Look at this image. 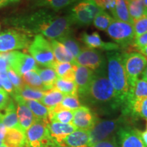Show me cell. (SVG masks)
Masks as SVG:
<instances>
[{"label":"cell","instance_id":"1","mask_svg":"<svg viewBox=\"0 0 147 147\" xmlns=\"http://www.w3.org/2000/svg\"><path fill=\"white\" fill-rule=\"evenodd\" d=\"M5 22L13 29L31 36L40 34L49 40H57L71 31L74 24L70 13L59 14L45 8L6 18Z\"/></svg>","mask_w":147,"mask_h":147},{"label":"cell","instance_id":"2","mask_svg":"<svg viewBox=\"0 0 147 147\" xmlns=\"http://www.w3.org/2000/svg\"><path fill=\"white\" fill-rule=\"evenodd\" d=\"M81 98L88 104L102 109L115 110L121 108L115 90L108 80L106 67L94 71V77L89 89Z\"/></svg>","mask_w":147,"mask_h":147},{"label":"cell","instance_id":"3","mask_svg":"<svg viewBox=\"0 0 147 147\" xmlns=\"http://www.w3.org/2000/svg\"><path fill=\"white\" fill-rule=\"evenodd\" d=\"M107 75L120 102L121 108L124 107L129 91V85L122 61V53L118 51L106 52Z\"/></svg>","mask_w":147,"mask_h":147},{"label":"cell","instance_id":"4","mask_svg":"<svg viewBox=\"0 0 147 147\" xmlns=\"http://www.w3.org/2000/svg\"><path fill=\"white\" fill-rule=\"evenodd\" d=\"M28 52L37 63L44 67L52 68L56 61L50 40L40 34L35 35L28 48Z\"/></svg>","mask_w":147,"mask_h":147},{"label":"cell","instance_id":"5","mask_svg":"<svg viewBox=\"0 0 147 147\" xmlns=\"http://www.w3.org/2000/svg\"><path fill=\"white\" fill-rule=\"evenodd\" d=\"M32 36L27 33L11 29L0 34V53L28 49Z\"/></svg>","mask_w":147,"mask_h":147},{"label":"cell","instance_id":"6","mask_svg":"<svg viewBox=\"0 0 147 147\" xmlns=\"http://www.w3.org/2000/svg\"><path fill=\"white\" fill-rule=\"evenodd\" d=\"M127 117V116L122 115L120 117L115 119L97 120L94 126L89 130L91 147L97 143L108 139L110 135L125 125V121Z\"/></svg>","mask_w":147,"mask_h":147},{"label":"cell","instance_id":"7","mask_svg":"<svg viewBox=\"0 0 147 147\" xmlns=\"http://www.w3.org/2000/svg\"><path fill=\"white\" fill-rule=\"evenodd\" d=\"M122 61L129 88L142 75L147 65V59L140 53L129 51L122 53Z\"/></svg>","mask_w":147,"mask_h":147},{"label":"cell","instance_id":"8","mask_svg":"<svg viewBox=\"0 0 147 147\" xmlns=\"http://www.w3.org/2000/svg\"><path fill=\"white\" fill-rule=\"evenodd\" d=\"M49 122L36 119L25 132L26 147H51L55 143L51 138L48 124Z\"/></svg>","mask_w":147,"mask_h":147},{"label":"cell","instance_id":"9","mask_svg":"<svg viewBox=\"0 0 147 147\" xmlns=\"http://www.w3.org/2000/svg\"><path fill=\"white\" fill-rule=\"evenodd\" d=\"M103 10L92 0H80L74 5L69 12L74 24L88 26L93 23L95 16Z\"/></svg>","mask_w":147,"mask_h":147},{"label":"cell","instance_id":"10","mask_svg":"<svg viewBox=\"0 0 147 147\" xmlns=\"http://www.w3.org/2000/svg\"><path fill=\"white\" fill-rule=\"evenodd\" d=\"M106 32L120 47L127 49L133 45L135 38L133 24L114 20Z\"/></svg>","mask_w":147,"mask_h":147},{"label":"cell","instance_id":"11","mask_svg":"<svg viewBox=\"0 0 147 147\" xmlns=\"http://www.w3.org/2000/svg\"><path fill=\"white\" fill-rule=\"evenodd\" d=\"M77 65L84 66L93 71L106 67V59L102 52L87 47H82L76 58Z\"/></svg>","mask_w":147,"mask_h":147},{"label":"cell","instance_id":"12","mask_svg":"<svg viewBox=\"0 0 147 147\" xmlns=\"http://www.w3.org/2000/svg\"><path fill=\"white\" fill-rule=\"evenodd\" d=\"M7 54L9 65L20 76L30 71L36 70L38 67L34 59L26 53L14 51L8 52Z\"/></svg>","mask_w":147,"mask_h":147},{"label":"cell","instance_id":"13","mask_svg":"<svg viewBox=\"0 0 147 147\" xmlns=\"http://www.w3.org/2000/svg\"><path fill=\"white\" fill-rule=\"evenodd\" d=\"M118 147H145L140 131L130 126L123 125L117 131Z\"/></svg>","mask_w":147,"mask_h":147},{"label":"cell","instance_id":"14","mask_svg":"<svg viewBox=\"0 0 147 147\" xmlns=\"http://www.w3.org/2000/svg\"><path fill=\"white\" fill-rule=\"evenodd\" d=\"M147 97V82L142 79H138L131 87L129 88L126 102L122 109L123 115L128 116V112L131 106L137 101Z\"/></svg>","mask_w":147,"mask_h":147},{"label":"cell","instance_id":"15","mask_svg":"<svg viewBox=\"0 0 147 147\" xmlns=\"http://www.w3.org/2000/svg\"><path fill=\"white\" fill-rule=\"evenodd\" d=\"M97 120L95 114L86 106H81L74 111L72 124L78 129L89 131Z\"/></svg>","mask_w":147,"mask_h":147},{"label":"cell","instance_id":"16","mask_svg":"<svg viewBox=\"0 0 147 147\" xmlns=\"http://www.w3.org/2000/svg\"><path fill=\"white\" fill-rule=\"evenodd\" d=\"M13 98L16 103V108L18 123L22 129L26 132L27 130L36 121V118L21 96L15 95Z\"/></svg>","mask_w":147,"mask_h":147},{"label":"cell","instance_id":"17","mask_svg":"<svg viewBox=\"0 0 147 147\" xmlns=\"http://www.w3.org/2000/svg\"><path fill=\"white\" fill-rule=\"evenodd\" d=\"M80 40L83 42L86 47L90 49H100L106 51H119L120 47L113 42H106L102 40L97 32H93L91 34L82 33L80 35Z\"/></svg>","mask_w":147,"mask_h":147},{"label":"cell","instance_id":"18","mask_svg":"<svg viewBox=\"0 0 147 147\" xmlns=\"http://www.w3.org/2000/svg\"><path fill=\"white\" fill-rule=\"evenodd\" d=\"M94 77V71L89 68L79 65H75L74 82L78 88V93L80 97L87 93Z\"/></svg>","mask_w":147,"mask_h":147},{"label":"cell","instance_id":"19","mask_svg":"<svg viewBox=\"0 0 147 147\" xmlns=\"http://www.w3.org/2000/svg\"><path fill=\"white\" fill-rule=\"evenodd\" d=\"M48 127L53 142L59 145L65 137L77 129L72 123H62L59 122H49Z\"/></svg>","mask_w":147,"mask_h":147},{"label":"cell","instance_id":"20","mask_svg":"<svg viewBox=\"0 0 147 147\" xmlns=\"http://www.w3.org/2000/svg\"><path fill=\"white\" fill-rule=\"evenodd\" d=\"M60 145L65 147H91L89 131L77 129L65 137Z\"/></svg>","mask_w":147,"mask_h":147},{"label":"cell","instance_id":"21","mask_svg":"<svg viewBox=\"0 0 147 147\" xmlns=\"http://www.w3.org/2000/svg\"><path fill=\"white\" fill-rule=\"evenodd\" d=\"M26 135L21 128L7 129L3 138V145L8 147H25Z\"/></svg>","mask_w":147,"mask_h":147},{"label":"cell","instance_id":"22","mask_svg":"<svg viewBox=\"0 0 147 147\" xmlns=\"http://www.w3.org/2000/svg\"><path fill=\"white\" fill-rule=\"evenodd\" d=\"M77 1L78 0H32V5L35 8H45L58 12Z\"/></svg>","mask_w":147,"mask_h":147},{"label":"cell","instance_id":"23","mask_svg":"<svg viewBox=\"0 0 147 147\" xmlns=\"http://www.w3.org/2000/svg\"><path fill=\"white\" fill-rule=\"evenodd\" d=\"M50 42L56 61L62 62V63H70L73 65H77L76 59L73 55L57 40H51Z\"/></svg>","mask_w":147,"mask_h":147},{"label":"cell","instance_id":"24","mask_svg":"<svg viewBox=\"0 0 147 147\" xmlns=\"http://www.w3.org/2000/svg\"><path fill=\"white\" fill-rule=\"evenodd\" d=\"M110 12L115 21L134 24L129 12L128 0H115V5Z\"/></svg>","mask_w":147,"mask_h":147},{"label":"cell","instance_id":"25","mask_svg":"<svg viewBox=\"0 0 147 147\" xmlns=\"http://www.w3.org/2000/svg\"><path fill=\"white\" fill-rule=\"evenodd\" d=\"M4 111V113H1V121L5 127L7 129L21 128L18 123L16 105L13 100H10Z\"/></svg>","mask_w":147,"mask_h":147},{"label":"cell","instance_id":"26","mask_svg":"<svg viewBox=\"0 0 147 147\" xmlns=\"http://www.w3.org/2000/svg\"><path fill=\"white\" fill-rule=\"evenodd\" d=\"M49 110V119L50 122H59L62 123H72L74 111L63 109L59 104Z\"/></svg>","mask_w":147,"mask_h":147},{"label":"cell","instance_id":"27","mask_svg":"<svg viewBox=\"0 0 147 147\" xmlns=\"http://www.w3.org/2000/svg\"><path fill=\"white\" fill-rule=\"evenodd\" d=\"M24 102L32 112L36 119L50 122L49 119V108L44 106L40 101L24 100Z\"/></svg>","mask_w":147,"mask_h":147},{"label":"cell","instance_id":"28","mask_svg":"<svg viewBox=\"0 0 147 147\" xmlns=\"http://www.w3.org/2000/svg\"><path fill=\"white\" fill-rule=\"evenodd\" d=\"M75 65H73L70 63L55 61L52 68L55 71L59 78L74 81Z\"/></svg>","mask_w":147,"mask_h":147},{"label":"cell","instance_id":"29","mask_svg":"<svg viewBox=\"0 0 147 147\" xmlns=\"http://www.w3.org/2000/svg\"><path fill=\"white\" fill-rule=\"evenodd\" d=\"M60 43H61L65 47L69 52L73 55L74 57L76 59V57L78 56L81 51L82 47L79 42H78L74 36L71 34V31L57 39Z\"/></svg>","mask_w":147,"mask_h":147},{"label":"cell","instance_id":"30","mask_svg":"<svg viewBox=\"0 0 147 147\" xmlns=\"http://www.w3.org/2000/svg\"><path fill=\"white\" fill-rule=\"evenodd\" d=\"M65 96L63 93L53 88L45 92V95L40 102L49 109H51L59 104Z\"/></svg>","mask_w":147,"mask_h":147},{"label":"cell","instance_id":"31","mask_svg":"<svg viewBox=\"0 0 147 147\" xmlns=\"http://www.w3.org/2000/svg\"><path fill=\"white\" fill-rule=\"evenodd\" d=\"M36 71L39 74L46 90L49 91L53 89L55 81L58 78L54 69L51 67H44V68L38 67Z\"/></svg>","mask_w":147,"mask_h":147},{"label":"cell","instance_id":"32","mask_svg":"<svg viewBox=\"0 0 147 147\" xmlns=\"http://www.w3.org/2000/svg\"><path fill=\"white\" fill-rule=\"evenodd\" d=\"M54 89L65 95H78V88L74 80L57 78L54 84Z\"/></svg>","mask_w":147,"mask_h":147},{"label":"cell","instance_id":"33","mask_svg":"<svg viewBox=\"0 0 147 147\" xmlns=\"http://www.w3.org/2000/svg\"><path fill=\"white\" fill-rule=\"evenodd\" d=\"M45 92L42 90L34 89L25 84L16 95H18L25 100L40 101L45 95Z\"/></svg>","mask_w":147,"mask_h":147},{"label":"cell","instance_id":"34","mask_svg":"<svg viewBox=\"0 0 147 147\" xmlns=\"http://www.w3.org/2000/svg\"><path fill=\"white\" fill-rule=\"evenodd\" d=\"M128 8L129 15L133 21L147 15L143 0H128Z\"/></svg>","mask_w":147,"mask_h":147},{"label":"cell","instance_id":"35","mask_svg":"<svg viewBox=\"0 0 147 147\" xmlns=\"http://www.w3.org/2000/svg\"><path fill=\"white\" fill-rule=\"evenodd\" d=\"M24 83L34 89L47 91L41 78L36 70L30 71L21 76Z\"/></svg>","mask_w":147,"mask_h":147},{"label":"cell","instance_id":"36","mask_svg":"<svg viewBox=\"0 0 147 147\" xmlns=\"http://www.w3.org/2000/svg\"><path fill=\"white\" fill-rule=\"evenodd\" d=\"M113 21L114 18L108 12L103 10L95 16L93 23L97 29L102 31H106Z\"/></svg>","mask_w":147,"mask_h":147},{"label":"cell","instance_id":"37","mask_svg":"<svg viewBox=\"0 0 147 147\" xmlns=\"http://www.w3.org/2000/svg\"><path fill=\"white\" fill-rule=\"evenodd\" d=\"M128 116L131 117H141L147 120V97L136 102L128 112Z\"/></svg>","mask_w":147,"mask_h":147},{"label":"cell","instance_id":"38","mask_svg":"<svg viewBox=\"0 0 147 147\" xmlns=\"http://www.w3.org/2000/svg\"><path fill=\"white\" fill-rule=\"evenodd\" d=\"M59 105L63 109L74 111L81 106L78 95H65Z\"/></svg>","mask_w":147,"mask_h":147},{"label":"cell","instance_id":"39","mask_svg":"<svg viewBox=\"0 0 147 147\" xmlns=\"http://www.w3.org/2000/svg\"><path fill=\"white\" fill-rule=\"evenodd\" d=\"M7 74H8V78L10 79V82H12L14 89H15L16 94H17L18 92L19 91V90L21 89L24 86V84H25L23 79H22V77L20 76L17 73H16L15 71L12 69V67H10V65H9L8 67Z\"/></svg>","mask_w":147,"mask_h":147},{"label":"cell","instance_id":"40","mask_svg":"<svg viewBox=\"0 0 147 147\" xmlns=\"http://www.w3.org/2000/svg\"><path fill=\"white\" fill-rule=\"evenodd\" d=\"M133 25L135 38L147 33V15L134 21Z\"/></svg>","mask_w":147,"mask_h":147},{"label":"cell","instance_id":"41","mask_svg":"<svg viewBox=\"0 0 147 147\" xmlns=\"http://www.w3.org/2000/svg\"><path fill=\"white\" fill-rule=\"evenodd\" d=\"M0 83H1V85L3 89L8 93L9 95H11L12 97L15 95V89H14L12 82H10V79L8 78V75L0 76Z\"/></svg>","mask_w":147,"mask_h":147},{"label":"cell","instance_id":"42","mask_svg":"<svg viewBox=\"0 0 147 147\" xmlns=\"http://www.w3.org/2000/svg\"><path fill=\"white\" fill-rule=\"evenodd\" d=\"M9 65L7 53H0V76H6Z\"/></svg>","mask_w":147,"mask_h":147},{"label":"cell","instance_id":"43","mask_svg":"<svg viewBox=\"0 0 147 147\" xmlns=\"http://www.w3.org/2000/svg\"><path fill=\"white\" fill-rule=\"evenodd\" d=\"M133 47H134L136 49L138 50L140 49L146 47L147 46V33L141 35L138 37L134 38L133 42Z\"/></svg>","mask_w":147,"mask_h":147},{"label":"cell","instance_id":"44","mask_svg":"<svg viewBox=\"0 0 147 147\" xmlns=\"http://www.w3.org/2000/svg\"><path fill=\"white\" fill-rule=\"evenodd\" d=\"M95 4L98 5L102 10H109L110 11L113 8L115 3V0H92Z\"/></svg>","mask_w":147,"mask_h":147},{"label":"cell","instance_id":"45","mask_svg":"<svg viewBox=\"0 0 147 147\" xmlns=\"http://www.w3.org/2000/svg\"><path fill=\"white\" fill-rule=\"evenodd\" d=\"M10 98V95L3 89H0V110H4L8 106Z\"/></svg>","mask_w":147,"mask_h":147},{"label":"cell","instance_id":"46","mask_svg":"<svg viewBox=\"0 0 147 147\" xmlns=\"http://www.w3.org/2000/svg\"><path fill=\"white\" fill-rule=\"evenodd\" d=\"M92 147H118V145L116 142V140L115 138H108L105 140L97 143Z\"/></svg>","mask_w":147,"mask_h":147},{"label":"cell","instance_id":"47","mask_svg":"<svg viewBox=\"0 0 147 147\" xmlns=\"http://www.w3.org/2000/svg\"><path fill=\"white\" fill-rule=\"evenodd\" d=\"M6 131L7 128L4 126V125L1 123V121H0V146L3 145V138H4Z\"/></svg>","mask_w":147,"mask_h":147},{"label":"cell","instance_id":"48","mask_svg":"<svg viewBox=\"0 0 147 147\" xmlns=\"http://www.w3.org/2000/svg\"><path fill=\"white\" fill-rule=\"evenodd\" d=\"M140 136L145 147H147V131H140Z\"/></svg>","mask_w":147,"mask_h":147},{"label":"cell","instance_id":"49","mask_svg":"<svg viewBox=\"0 0 147 147\" xmlns=\"http://www.w3.org/2000/svg\"><path fill=\"white\" fill-rule=\"evenodd\" d=\"M139 53H140L143 56H144L147 59V46L146 47H144L142 48V49H138Z\"/></svg>","mask_w":147,"mask_h":147},{"label":"cell","instance_id":"50","mask_svg":"<svg viewBox=\"0 0 147 147\" xmlns=\"http://www.w3.org/2000/svg\"><path fill=\"white\" fill-rule=\"evenodd\" d=\"M12 3V2L10 1H5V0H0V8L4 7L5 5H8L9 4Z\"/></svg>","mask_w":147,"mask_h":147},{"label":"cell","instance_id":"51","mask_svg":"<svg viewBox=\"0 0 147 147\" xmlns=\"http://www.w3.org/2000/svg\"><path fill=\"white\" fill-rule=\"evenodd\" d=\"M142 80H145V81L147 82V65L146 66V67H145L144 71H143L142 74Z\"/></svg>","mask_w":147,"mask_h":147},{"label":"cell","instance_id":"52","mask_svg":"<svg viewBox=\"0 0 147 147\" xmlns=\"http://www.w3.org/2000/svg\"><path fill=\"white\" fill-rule=\"evenodd\" d=\"M143 1H144V7H145V9H146V14H147V0H143Z\"/></svg>","mask_w":147,"mask_h":147},{"label":"cell","instance_id":"53","mask_svg":"<svg viewBox=\"0 0 147 147\" xmlns=\"http://www.w3.org/2000/svg\"><path fill=\"white\" fill-rule=\"evenodd\" d=\"M51 147H65V146H61L59 144H54Z\"/></svg>","mask_w":147,"mask_h":147},{"label":"cell","instance_id":"54","mask_svg":"<svg viewBox=\"0 0 147 147\" xmlns=\"http://www.w3.org/2000/svg\"><path fill=\"white\" fill-rule=\"evenodd\" d=\"M5 1H10L12 3H15V2H17V1H18V0H5Z\"/></svg>","mask_w":147,"mask_h":147},{"label":"cell","instance_id":"55","mask_svg":"<svg viewBox=\"0 0 147 147\" xmlns=\"http://www.w3.org/2000/svg\"><path fill=\"white\" fill-rule=\"evenodd\" d=\"M0 147H8V146H4V145H2V146H0Z\"/></svg>","mask_w":147,"mask_h":147},{"label":"cell","instance_id":"56","mask_svg":"<svg viewBox=\"0 0 147 147\" xmlns=\"http://www.w3.org/2000/svg\"><path fill=\"white\" fill-rule=\"evenodd\" d=\"M3 89V88H2V87H1V83H0V89Z\"/></svg>","mask_w":147,"mask_h":147},{"label":"cell","instance_id":"57","mask_svg":"<svg viewBox=\"0 0 147 147\" xmlns=\"http://www.w3.org/2000/svg\"><path fill=\"white\" fill-rule=\"evenodd\" d=\"M1 113H0V121H1Z\"/></svg>","mask_w":147,"mask_h":147},{"label":"cell","instance_id":"58","mask_svg":"<svg viewBox=\"0 0 147 147\" xmlns=\"http://www.w3.org/2000/svg\"><path fill=\"white\" fill-rule=\"evenodd\" d=\"M146 131H147V123H146Z\"/></svg>","mask_w":147,"mask_h":147},{"label":"cell","instance_id":"59","mask_svg":"<svg viewBox=\"0 0 147 147\" xmlns=\"http://www.w3.org/2000/svg\"><path fill=\"white\" fill-rule=\"evenodd\" d=\"M129 1H133V0H129Z\"/></svg>","mask_w":147,"mask_h":147},{"label":"cell","instance_id":"60","mask_svg":"<svg viewBox=\"0 0 147 147\" xmlns=\"http://www.w3.org/2000/svg\"><path fill=\"white\" fill-rule=\"evenodd\" d=\"M18 1H19V0H18Z\"/></svg>","mask_w":147,"mask_h":147}]
</instances>
